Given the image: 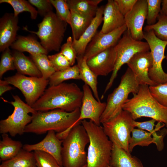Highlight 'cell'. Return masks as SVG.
I'll return each instance as SVG.
<instances>
[{
	"label": "cell",
	"mask_w": 167,
	"mask_h": 167,
	"mask_svg": "<svg viewBox=\"0 0 167 167\" xmlns=\"http://www.w3.org/2000/svg\"><path fill=\"white\" fill-rule=\"evenodd\" d=\"M83 94L75 84L62 83L50 86L32 107L37 111L59 109L72 112L80 108Z\"/></svg>",
	"instance_id": "6da1fadb"
},
{
	"label": "cell",
	"mask_w": 167,
	"mask_h": 167,
	"mask_svg": "<svg viewBox=\"0 0 167 167\" xmlns=\"http://www.w3.org/2000/svg\"><path fill=\"white\" fill-rule=\"evenodd\" d=\"M80 114V108L71 112L59 109L37 111L32 114V120L25 127L24 133L41 135L51 130L63 132L77 121Z\"/></svg>",
	"instance_id": "7a4b0ae2"
},
{
	"label": "cell",
	"mask_w": 167,
	"mask_h": 167,
	"mask_svg": "<svg viewBox=\"0 0 167 167\" xmlns=\"http://www.w3.org/2000/svg\"><path fill=\"white\" fill-rule=\"evenodd\" d=\"M133 95V97L123 105L122 109L128 112L134 120L148 117L164 124L167 127V107L153 97L148 85H140L138 93Z\"/></svg>",
	"instance_id": "3957f363"
},
{
	"label": "cell",
	"mask_w": 167,
	"mask_h": 167,
	"mask_svg": "<svg viewBox=\"0 0 167 167\" xmlns=\"http://www.w3.org/2000/svg\"><path fill=\"white\" fill-rule=\"evenodd\" d=\"M81 124L89 138L86 167H109L113 143L105 134L103 127L92 121L82 120Z\"/></svg>",
	"instance_id": "277c9868"
},
{
	"label": "cell",
	"mask_w": 167,
	"mask_h": 167,
	"mask_svg": "<svg viewBox=\"0 0 167 167\" xmlns=\"http://www.w3.org/2000/svg\"><path fill=\"white\" fill-rule=\"evenodd\" d=\"M89 142L88 136L81 123L73 127L62 140L63 167H83L86 165L85 148Z\"/></svg>",
	"instance_id": "5b68a950"
},
{
	"label": "cell",
	"mask_w": 167,
	"mask_h": 167,
	"mask_svg": "<svg viewBox=\"0 0 167 167\" xmlns=\"http://www.w3.org/2000/svg\"><path fill=\"white\" fill-rule=\"evenodd\" d=\"M140 85L128 67L118 87L108 96L106 108L100 118L101 123L109 121L121 112L123 105L128 99L129 94L137 93Z\"/></svg>",
	"instance_id": "8992f818"
},
{
	"label": "cell",
	"mask_w": 167,
	"mask_h": 167,
	"mask_svg": "<svg viewBox=\"0 0 167 167\" xmlns=\"http://www.w3.org/2000/svg\"><path fill=\"white\" fill-rule=\"evenodd\" d=\"M67 24L52 11L44 17L41 22L38 24L37 31L29 30L26 27L23 28L36 35L42 45L49 53L59 51Z\"/></svg>",
	"instance_id": "52a82bcc"
},
{
	"label": "cell",
	"mask_w": 167,
	"mask_h": 167,
	"mask_svg": "<svg viewBox=\"0 0 167 167\" xmlns=\"http://www.w3.org/2000/svg\"><path fill=\"white\" fill-rule=\"evenodd\" d=\"M14 101L9 102L14 107L12 113L0 121V133H9L11 136L21 135L26 126L32 119V114L37 112L31 106L24 102L17 95H13Z\"/></svg>",
	"instance_id": "ba28073f"
},
{
	"label": "cell",
	"mask_w": 167,
	"mask_h": 167,
	"mask_svg": "<svg viewBox=\"0 0 167 167\" xmlns=\"http://www.w3.org/2000/svg\"><path fill=\"white\" fill-rule=\"evenodd\" d=\"M134 120L128 112L123 109L115 117L102 123L105 134L113 143L129 153L131 134L135 128Z\"/></svg>",
	"instance_id": "9c48e42d"
},
{
	"label": "cell",
	"mask_w": 167,
	"mask_h": 167,
	"mask_svg": "<svg viewBox=\"0 0 167 167\" xmlns=\"http://www.w3.org/2000/svg\"><path fill=\"white\" fill-rule=\"evenodd\" d=\"M117 54L114 69L104 92L105 94L112 86L118 73L123 65L127 62L137 53L149 51L147 42L134 39L129 31L127 29L114 46Z\"/></svg>",
	"instance_id": "30bf717a"
},
{
	"label": "cell",
	"mask_w": 167,
	"mask_h": 167,
	"mask_svg": "<svg viewBox=\"0 0 167 167\" xmlns=\"http://www.w3.org/2000/svg\"><path fill=\"white\" fill-rule=\"evenodd\" d=\"M4 80L19 89L24 96L26 103L32 107L43 94L49 84V80L42 77H28L18 73Z\"/></svg>",
	"instance_id": "8fae6325"
},
{
	"label": "cell",
	"mask_w": 167,
	"mask_h": 167,
	"mask_svg": "<svg viewBox=\"0 0 167 167\" xmlns=\"http://www.w3.org/2000/svg\"><path fill=\"white\" fill-rule=\"evenodd\" d=\"M143 39L147 42L152 59V65L148 72V76L157 85L167 82V74L163 71L162 62L165 58V51L167 41L158 38L152 30L143 31Z\"/></svg>",
	"instance_id": "7c38bea8"
},
{
	"label": "cell",
	"mask_w": 167,
	"mask_h": 167,
	"mask_svg": "<svg viewBox=\"0 0 167 167\" xmlns=\"http://www.w3.org/2000/svg\"><path fill=\"white\" fill-rule=\"evenodd\" d=\"M82 91L83 96L79 118L70 128L60 133L63 138L66 136L73 127L86 119H89L96 125H100V118L106 108V103L102 102L95 99L91 89L85 84L83 86Z\"/></svg>",
	"instance_id": "4fadbf2b"
},
{
	"label": "cell",
	"mask_w": 167,
	"mask_h": 167,
	"mask_svg": "<svg viewBox=\"0 0 167 167\" xmlns=\"http://www.w3.org/2000/svg\"><path fill=\"white\" fill-rule=\"evenodd\" d=\"M127 29L125 25L106 33L96 32L88 45L84 57L87 60L104 50L115 46Z\"/></svg>",
	"instance_id": "5bb4252c"
},
{
	"label": "cell",
	"mask_w": 167,
	"mask_h": 167,
	"mask_svg": "<svg viewBox=\"0 0 167 167\" xmlns=\"http://www.w3.org/2000/svg\"><path fill=\"white\" fill-rule=\"evenodd\" d=\"M147 0H137L132 10L124 16L125 24L135 39H143V27L146 19Z\"/></svg>",
	"instance_id": "9a60e30c"
},
{
	"label": "cell",
	"mask_w": 167,
	"mask_h": 167,
	"mask_svg": "<svg viewBox=\"0 0 167 167\" xmlns=\"http://www.w3.org/2000/svg\"><path fill=\"white\" fill-rule=\"evenodd\" d=\"M126 64L139 85H157L148 76L149 71L152 65V59L150 51L137 53Z\"/></svg>",
	"instance_id": "2e32d148"
},
{
	"label": "cell",
	"mask_w": 167,
	"mask_h": 167,
	"mask_svg": "<svg viewBox=\"0 0 167 167\" xmlns=\"http://www.w3.org/2000/svg\"><path fill=\"white\" fill-rule=\"evenodd\" d=\"M54 131H49L44 139L40 142L34 144H25L22 149L29 152L40 151L52 156L58 164L62 166V140L59 139Z\"/></svg>",
	"instance_id": "e0dca14e"
},
{
	"label": "cell",
	"mask_w": 167,
	"mask_h": 167,
	"mask_svg": "<svg viewBox=\"0 0 167 167\" xmlns=\"http://www.w3.org/2000/svg\"><path fill=\"white\" fill-rule=\"evenodd\" d=\"M117 54L114 46L108 48L87 60L88 65L98 77L105 76L113 71Z\"/></svg>",
	"instance_id": "ac0fdd59"
},
{
	"label": "cell",
	"mask_w": 167,
	"mask_h": 167,
	"mask_svg": "<svg viewBox=\"0 0 167 167\" xmlns=\"http://www.w3.org/2000/svg\"><path fill=\"white\" fill-rule=\"evenodd\" d=\"M18 17L13 13H6L0 19V51L11 46L15 40L19 29Z\"/></svg>",
	"instance_id": "d6986e66"
},
{
	"label": "cell",
	"mask_w": 167,
	"mask_h": 167,
	"mask_svg": "<svg viewBox=\"0 0 167 167\" xmlns=\"http://www.w3.org/2000/svg\"><path fill=\"white\" fill-rule=\"evenodd\" d=\"M104 7L102 6L98 7L91 24L79 39L73 40V46L77 56H84L88 45L96 33L97 29L103 22Z\"/></svg>",
	"instance_id": "ffe728a7"
},
{
	"label": "cell",
	"mask_w": 167,
	"mask_h": 167,
	"mask_svg": "<svg viewBox=\"0 0 167 167\" xmlns=\"http://www.w3.org/2000/svg\"><path fill=\"white\" fill-rule=\"evenodd\" d=\"M103 24L99 32L106 33L125 24L124 16L121 13L114 0H108L104 7Z\"/></svg>",
	"instance_id": "44dd1931"
},
{
	"label": "cell",
	"mask_w": 167,
	"mask_h": 167,
	"mask_svg": "<svg viewBox=\"0 0 167 167\" xmlns=\"http://www.w3.org/2000/svg\"><path fill=\"white\" fill-rule=\"evenodd\" d=\"M10 47L15 50L28 52L30 54H41L47 55L48 53L36 38L31 35L17 36Z\"/></svg>",
	"instance_id": "7402d4cb"
},
{
	"label": "cell",
	"mask_w": 167,
	"mask_h": 167,
	"mask_svg": "<svg viewBox=\"0 0 167 167\" xmlns=\"http://www.w3.org/2000/svg\"><path fill=\"white\" fill-rule=\"evenodd\" d=\"M110 165L113 167H144L141 161L113 143Z\"/></svg>",
	"instance_id": "603a6c76"
},
{
	"label": "cell",
	"mask_w": 167,
	"mask_h": 167,
	"mask_svg": "<svg viewBox=\"0 0 167 167\" xmlns=\"http://www.w3.org/2000/svg\"><path fill=\"white\" fill-rule=\"evenodd\" d=\"M15 69L18 73L32 77H41V73L31 58L23 52L14 50L12 53Z\"/></svg>",
	"instance_id": "cb8c5ba5"
},
{
	"label": "cell",
	"mask_w": 167,
	"mask_h": 167,
	"mask_svg": "<svg viewBox=\"0 0 167 167\" xmlns=\"http://www.w3.org/2000/svg\"><path fill=\"white\" fill-rule=\"evenodd\" d=\"M76 60L79 69L80 79L90 87L95 98L100 101L97 87V76L88 65L87 60L84 56H77Z\"/></svg>",
	"instance_id": "d4e9b609"
},
{
	"label": "cell",
	"mask_w": 167,
	"mask_h": 167,
	"mask_svg": "<svg viewBox=\"0 0 167 167\" xmlns=\"http://www.w3.org/2000/svg\"><path fill=\"white\" fill-rule=\"evenodd\" d=\"M0 141V158L2 161L9 160L22 149L23 145L20 141L12 139L7 134H2Z\"/></svg>",
	"instance_id": "484cf974"
},
{
	"label": "cell",
	"mask_w": 167,
	"mask_h": 167,
	"mask_svg": "<svg viewBox=\"0 0 167 167\" xmlns=\"http://www.w3.org/2000/svg\"><path fill=\"white\" fill-rule=\"evenodd\" d=\"M70 10V25L73 40L79 39L92 22L94 17L82 15Z\"/></svg>",
	"instance_id": "4316f807"
},
{
	"label": "cell",
	"mask_w": 167,
	"mask_h": 167,
	"mask_svg": "<svg viewBox=\"0 0 167 167\" xmlns=\"http://www.w3.org/2000/svg\"><path fill=\"white\" fill-rule=\"evenodd\" d=\"M70 10L94 17L102 0H66Z\"/></svg>",
	"instance_id": "83f0119b"
},
{
	"label": "cell",
	"mask_w": 167,
	"mask_h": 167,
	"mask_svg": "<svg viewBox=\"0 0 167 167\" xmlns=\"http://www.w3.org/2000/svg\"><path fill=\"white\" fill-rule=\"evenodd\" d=\"M36 163L34 152L22 149L12 158L2 161L0 167H32Z\"/></svg>",
	"instance_id": "f1b7e54d"
},
{
	"label": "cell",
	"mask_w": 167,
	"mask_h": 167,
	"mask_svg": "<svg viewBox=\"0 0 167 167\" xmlns=\"http://www.w3.org/2000/svg\"><path fill=\"white\" fill-rule=\"evenodd\" d=\"M129 142V150L130 153L137 145L148 146L155 143L152 134L149 132L139 128H134Z\"/></svg>",
	"instance_id": "f546056e"
},
{
	"label": "cell",
	"mask_w": 167,
	"mask_h": 167,
	"mask_svg": "<svg viewBox=\"0 0 167 167\" xmlns=\"http://www.w3.org/2000/svg\"><path fill=\"white\" fill-rule=\"evenodd\" d=\"M80 79L79 71L78 65H73L62 71H55L49 78L50 86L60 84L68 79Z\"/></svg>",
	"instance_id": "4dcf8cb0"
},
{
	"label": "cell",
	"mask_w": 167,
	"mask_h": 167,
	"mask_svg": "<svg viewBox=\"0 0 167 167\" xmlns=\"http://www.w3.org/2000/svg\"><path fill=\"white\" fill-rule=\"evenodd\" d=\"M30 56L31 58L41 73L42 77L45 79H49L56 71L47 55L41 54H30Z\"/></svg>",
	"instance_id": "1f68e13d"
},
{
	"label": "cell",
	"mask_w": 167,
	"mask_h": 167,
	"mask_svg": "<svg viewBox=\"0 0 167 167\" xmlns=\"http://www.w3.org/2000/svg\"><path fill=\"white\" fill-rule=\"evenodd\" d=\"M7 3L10 5L14 10L13 14L15 17L24 12H29L32 19H36L38 11L29 2L25 0H0V3Z\"/></svg>",
	"instance_id": "d6a6232c"
},
{
	"label": "cell",
	"mask_w": 167,
	"mask_h": 167,
	"mask_svg": "<svg viewBox=\"0 0 167 167\" xmlns=\"http://www.w3.org/2000/svg\"><path fill=\"white\" fill-rule=\"evenodd\" d=\"M157 20L154 24L145 26L144 31L152 30L158 38L167 41V16L160 14Z\"/></svg>",
	"instance_id": "836d02e7"
},
{
	"label": "cell",
	"mask_w": 167,
	"mask_h": 167,
	"mask_svg": "<svg viewBox=\"0 0 167 167\" xmlns=\"http://www.w3.org/2000/svg\"><path fill=\"white\" fill-rule=\"evenodd\" d=\"M55 8L56 14L62 20L69 24L71 13L66 0H49Z\"/></svg>",
	"instance_id": "e575fe53"
},
{
	"label": "cell",
	"mask_w": 167,
	"mask_h": 167,
	"mask_svg": "<svg viewBox=\"0 0 167 167\" xmlns=\"http://www.w3.org/2000/svg\"><path fill=\"white\" fill-rule=\"evenodd\" d=\"M36 165L37 167H62L51 155L40 151L34 152Z\"/></svg>",
	"instance_id": "d590c367"
},
{
	"label": "cell",
	"mask_w": 167,
	"mask_h": 167,
	"mask_svg": "<svg viewBox=\"0 0 167 167\" xmlns=\"http://www.w3.org/2000/svg\"><path fill=\"white\" fill-rule=\"evenodd\" d=\"M147 12L146 18L148 25L155 24L161 10V0H147Z\"/></svg>",
	"instance_id": "8d00e7d4"
},
{
	"label": "cell",
	"mask_w": 167,
	"mask_h": 167,
	"mask_svg": "<svg viewBox=\"0 0 167 167\" xmlns=\"http://www.w3.org/2000/svg\"><path fill=\"white\" fill-rule=\"evenodd\" d=\"M151 94L161 104L167 107V82L156 86H149Z\"/></svg>",
	"instance_id": "74e56055"
},
{
	"label": "cell",
	"mask_w": 167,
	"mask_h": 167,
	"mask_svg": "<svg viewBox=\"0 0 167 167\" xmlns=\"http://www.w3.org/2000/svg\"><path fill=\"white\" fill-rule=\"evenodd\" d=\"M13 57L9 48L4 50L1 56L0 62V77L6 71L15 69Z\"/></svg>",
	"instance_id": "f35d334b"
},
{
	"label": "cell",
	"mask_w": 167,
	"mask_h": 167,
	"mask_svg": "<svg viewBox=\"0 0 167 167\" xmlns=\"http://www.w3.org/2000/svg\"><path fill=\"white\" fill-rule=\"evenodd\" d=\"M73 43L72 37H68L66 42L61 46L60 52L68 60L71 66L75 64L77 57Z\"/></svg>",
	"instance_id": "ab89813d"
},
{
	"label": "cell",
	"mask_w": 167,
	"mask_h": 167,
	"mask_svg": "<svg viewBox=\"0 0 167 167\" xmlns=\"http://www.w3.org/2000/svg\"><path fill=\"white\" fill-rule=\"evenodd\" d=\"M48 56L56 71H63L71 66L68 60L60 52Z\"/></svg>",
	"instance_id": "60d3db41"
},
{
	"label": "cell",
	"mask_w": 167,
	"mask_h": 167,
	"mask_svg": "<svg viewBox=\"0 0 167 167\" xmlns=\"http://www.w3.org/2000/svg\"><path fill=\"white\" fill-rule=\"evenodd\" d=\"M28 1L37 8L38 14L43 17L53 11V6L49 0H29Z\"/></svg>",
	"instance_id": "b9f144b4"
},
{
	"label": "cell",
	"mask_w": 167,
	"mask_h": 167,
	"mask_svg": "<svg viewBox=\"0 0 167 167\" xmlns=\"http://www.w3.org/2000/svg\"><path fill=\"white\" fill-rule=\"evenodd\" d=\"M137 0H114L121 13L125 16L133 8Z\"/></svg>",
	"instance_id": "7bdbcfd3"
},
{
	"label": "cell",
	"mask_w": 167,
	"mask_h": 167,
	"mask_svg": "<svg viewBox=\"0 0 167 167\" xmlns=\"http://www.w3.org/2000/svg\"><path fill=\"white\" fill-rule=\"evenodd\" d=\"M5 80H0V96H2L5 92L13 88Z\"/></svg>",
	"instance_id": "ee69618b"
},
{
	"label": "cell",
	"mask_w": 167,
	"mask_h": 167,
	"mask_svg": "<svg viewBox=\"0 0 167 167\" xmlns=\"http://www.w3.org/2000/svg\"><path fill=\"white\" fill-rule=\"evenodd\" d=\"M160 14L167 16V0H162Z\"/></svg>",
	"instance_id": "f6af8a7d"
},
{
	"label": "cell",
	"mask_w": 167,
	"mask_h": 167,
	"mask_svg": "<svg viewBox=\"0 0 167 167\" xmlns=\"http://www.w3.org/2000/svg\"><path fill=\"white\" fill-rule=\"evenodd\" d=\"M166 58V59L167 60V55H166V58Z\"/></svg>",
	"instance_id": "bcb514c9"
},
{
	"label": "cell",
	"mask_w": 167,
	"mask_h": 167,
	"mask_svg": "<svg viewBox=\"0 0 167 167\" xmlns=\"http://www.w3.org/2000/svg\"><path fill=\"white\" fill-rule=\"evenodd\" d=\"M83 167H86V165H84V166H83Z\"/></svg>",
	"instance_id": "7dc6e473"
},
{
	"label": "cell",
	"mask_w": 167,
	"mask_h": 167,
	"mask_svg": "<svg viewBox=\"0 0 167 167\" xmlns=\"http://www.w3.org/2000/svg\"><path fill=\"white\" fill-rule=\"evenodd\" d=\"M32 167H37L36 165V166H33Z\"/></svg>",
	"instance_id": "c3c4849f"
},
{
	"label": "cell",
	"mask_w": 167,
	"mask_h": 167,
	"mask_svg": "<svg viewBox=\"0 0 167 167\" xmlns=\"http://www.w3.org/2000/svg\"><path fill=\"white\" fill-rule=\"evenodd\" d=\"M109 167H113V166H111L110 165H109Z\"/></svg>",
	"instance_id": "681fc988"
},
{
	"label": "cell",
	"mask_w": 167,
	"mask_h": 167,
	"mask_svg": "<svg viewBox=\"0 0 167 167\" xmlns=\"http://www.w3.org/2000/svg\"></svg>",
	"instance_id": "f907efd6"
}]
</instances>
